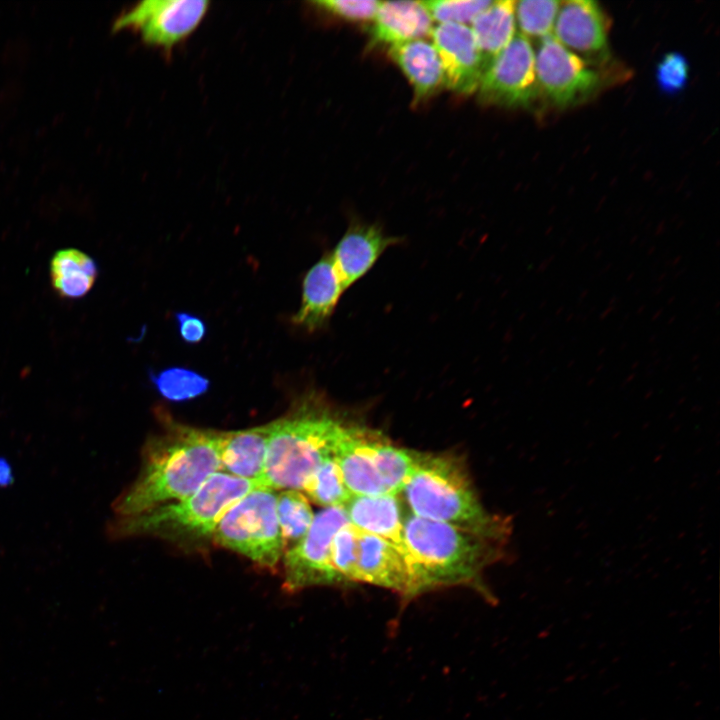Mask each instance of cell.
<instances>
[{"instance_id":"1","label":"cell","mask_w":720,"mask_h":720,"mask_svg":"<svg viewBox=\"0 0 720 720\" xmlns=\"http://www.w3.org/2000/svg\"><path fill=\"white\" fill-rule=\"evenodd\" d=\"M164 424L163 431L147 441L137 478L112 504L120 517L183 499L221 470L223 431L188 426L167 416Z\"/></svg>"},{"instance_id":"2","label":"cell","mask_w":720,"mask_h":720,"mask_svg":"<svg viewBox=\"0 0 720 720\" xmlns=\"http://www.w3.org/2000/svg\"><path fill=\"white\" fill-rule=\"evenodd\" d=\"M349 424L317 393L303 396L269 423L262 488L302 491L321 462L333 456Z\"/></svg>"},{"instance_id":"3","label":"cell","mask_w":720,"mask_h":720,"mask_svg":"<svg viewBox=\"0 0 720 720\" xmlns=\"http://www.w3.org/2000/svg\"><path fill=\"white\" fill-rule=\"evenodd\" d=\"M403 537L418 594L478 584L498 553L497 538L413 514L404 517Z\"/></svg>"},{"instance_id":"4","label":"cell","mask_w":720,"mask_h":720,"mask_svg":"<svg viewBox=\"0 0 720 720\" xmlns=\"http://www.w3.org/2000/svg\"><path fill=\"white\" fill-rule=\"evenodd\" d=\"M262 488L259 481L215 472L191 495L140 514L118 517L108 524L112 540L158 536L172 540H200L213 535L225 512L249 492Z\"/></svg>"},{"instance_id":"5","label":"cell","mask_w":720,"mask_h":720,"mask_svg":"<svg viewBox=\"0 0 720 720\" xmlns=\"http://www.w3.org/2000/svg\"><path fill=\"white\" fill-rule=\"evenodd\" d=\"M400 494L415 516L502 536L499 520L483 508L464 464L454 455L421 453Z\"/></svg>"},{"instance_id":"6","label":"cell","mask_w":720,"mask_h":720,"mask_svg":"<svg viewBox=\"0 0 720 720\" xmlns=\"http://www.w3.org/2000/svg\"><path fill=\"white\" fill-rule=\"evenodd\" d=\"M275 490L257 488L222 516L214 529L213 541L237 552L260 567L274 569L285 552L276 513Z\"/></svg>"},{"instance_id":"7","label":"cell","mask_w":720,"mask_h":720,"mask_svg":"<svg viewBox=\"0 0 720 720\" xmlns=\"http://www.w3.org/2000/svg\"><path fill=\"white\" fill-rule=\"evenodd\" d=\"M349 522L343 506L323 508L306 535L283 555V589L295 593L322 585L343 584L331 562V542L340 527Z\"/></svg>"},{"instance_id":"8","label":"cell","mask_w":720,"mask_h":720,"mask_svg":"<svg viewBox=\"0 0 720 720\" xmlns=\"http://www.w3.org/2000/svg\"><path fill=\"white\" fill-rule=\"evenodd\" d=\"M539 94L553 105L566 108L593 96L602 78L591 64L564 47L554 36L541 40L535 53Z\"/></svg>"},{"instance_id":"9","label":"cell","mask_w":720,"mask_h":720,"mask_svg":"<svg viewBox=\"0 0 720 720\" xmlns=\"http://www.w3.org/2000/svg\"><path fill=\"white\" fill-rule=\"evenodd\" d=\"M209 7L204 0H146L122 15L116 27L133 29L146 44L170 54L197 29Z\"/></svg>"},{"instance_id":"10","label":"cell","mask_w":720,"mask_h":720,"mask_svg":"<svg viewBox=\"0 0 720 720\" xmlns=\"http://www.w3.org/2000/svg\"><path fill=\"white\" fill-rule=\"evenodd\" d=\"M483 103L526 107L539 95L535 52L529 39L515 34L508 46L484 70L478 86Z\"/></svg>"},{"instance_id":"11","label":"cell","mask_w":720,"mask_h":720,"mask_svg":"<svg viewBox=\"0 0 720 720\" xmlns=\"http://www.w3.org/2000/svg\"><path fill=\"white\" fill-rule=\"evenodd\" d=\"M555 38L589 64L608 60V18L596 1L560 3L554 24Z\"/></svg>"},{"instance_id":"12","label":"cell","mask_w":720,"mask_h":720,"mask_svg":"<svg viewBox=\"0 0 720 720\" xmlns=\"http://www.w3.org/2000/svg\"><path fill=\"white\" fill-rule=\"evenodd\" d=\"M430 36L442 65L444 85L458 94L477 91L483 66L471 28L461 24H437Z\"/></svg>"},{"instance_id":"13","label":"cell","mask_w":720,"mask_h":720,"mask_svg":"<svg viewBox=\"0 0 720 720\" xmlns=\"http://www.w3.org/2000/svg\"><path fill=\"white\" fill-rule=\"evenodd\" d=\"M356 582L387 588L405 598L418 595L412 570L400 551L383 538L360 530Z\"/></svg>"},{"instance_id":"14","label":"cell","mask_w":720,"mask_h":720,"mask_svg":"<svg viewBox=\"0 0 720 720\" xmlns=\"http://www.w3.org/2000/svg\"><path fill=\"white\" fill-rule=\"evenodd\" d=\"M376 436L375 432L350 423L334 449L333 457L352 495L386 494L373 458L372 441Z\"/></svg>"},{"instance_id":"15","label":"cell","mask_w":720,"mask_h":720,"mask_svg":"<svg viewBox=\"0 0 720 720\" xmlns=\"http://www.w3.org/2000/svg\"><path fill=\"white\" fill-rule=\"evenodd\" d=\"M398 241V238L384 234L375 224H351L331 252L334 267L345 290L362 278L381 254Z\"/></svg>"},{"instance_id":"16","label":"cell","mask_w":720,"mask_h":720,"mask_svg":"<svg viewBox=\"0 0 720 720\" xmlns=\"http://www.w3.org/2000/svg\"><path fill=\"white\" fill-rule=\"evenodd\" d=\"M344 290L331 253H328L308 270L303 280L301 305L292 322L309 332L322 328L333 314Z\"/></svg>"},{"instance_id":"17","label":"cell","mask_w":720,"mask_h":720,"mask_svg":"<svg viewBox=\"0 0 720 720\" xmlns=\"http://www.w3.org/2000/svg\"><path fill=\"white\" fill-rule=\"evenodd\" d=\"M343 507L353 526L391 543L409 564L403 537L404 517L397 495H352Z\"/></svg>"},{"instance_id":"18","label":"cell","mask_w":720,"mask_h":720,"mask_svg":"<svg viewBox=\"0 0 720 720\" xmlns=\"http://www.w3.org/2000/svg\"><path fill=\"white\" fill-rule=\"evenodd\" d=\"M433 20L421 1L379 3L370 28L374 45L392 46L430 36Z\"/></svg>"},{"instance_id":"19","label":"cell","mask_w":720,"mask_h":720,"mask_svg":"<svg viewBox=\"0 0 720 720\" xmlns=\"http://www.w3.org/2000/svg\"><path fill=\"white\" fill-rule=\"evenodd\" d=\"M388 52L412 86L415 103L429 98L444 85L442 65L432 42L416 39L389 46Z\"/></svg>"},{"instance_id":"20","label":"cell","mask_w":720,"mask_h":720,"mask_svg":"<svg viewBox=\"0 0 720 720\" xmlns=\"http://www.w3.org/2000/svg\"><path fill=\"white\" fill-rule=\"evenodd\" d=\"M269 430L267 423L238 431H223L221 470L239 478L259 481L264 471Z\"/></svg>"},{"instance_id":"21","label":"cell","mask_w":720,"mask_h":720,"mask_svg":"<svg viewBox=\"0 0 720 720\" xmlns=\"http://www.w3.org/2000/svg\"><path fill=\"white\" fill-rule=\"evenodd\" d=\"M515 1H493L471 22L483 72L515 36Z\"/></svg>"},{"instance_id":"22","label":"cell","mask_w":720,"mask_h":720,"mask_svg":"<svg viewBox=\"0 0 720 720\" xmlns=\"http://www.w3.org/2000/svg\"><path fill=\"white\" fill-rule=\"evenodd\" d=\"M98 276V265L76 248L58 250L50 260L49 277L55 293L64 299H79L91 290Z\"/></svg>"},{"instance_id":"23","label":"cell","mask_w":720,"mask_h":720,"mask_svg":"<svg viewBox=\"0 0 720 720\" xmlns=\"http://www.w3.org/2000/svg\"><path fill=\"white\" fill-rule=\"evenodd\" d=\"M372 452L386 494H400L415 470L421 453L396 447L378 436L372 441Z\"/></svg>"},{"instance_id":"24","label":"cell","mask_w":720,"mask_h":720,"mask_svg":"<svg viewBox=\"0 0 720 720\" xmlns=\"http://www.w3.org/2000/svg\"><path fill=\"white\" fill-rule=\"evenodd\" d=\"M276 513L285 547L289 544V548L306 535L315 516L308 498L292 489L277 494Z\"/></svg>"},{"instance_id":"25","label":"cell","mask_w":720,"mask_h":720,"mask_svg":"<svg viewBox=\"0 0 720 720\" xmlns=\"http://www.w3.org/2000/svg\"><path fill=\"white\" fill-rule=\"evenodd\" d=\"M302 491L323 508L344 506L352 496L333 456L321 462L305 482Z\"/></svg>"},{"instance_id":"26","label":"cell","mask_w":720,"mask_h":720,"mask_svg":"<svg viewBox=\"0 0 720 720\" xmlns=\"http://www.w3.org/2000/svg\"><path fill=\"white\" fill-rule=\"evenodd\" d=\"M150 379L158 392L170 401L180 402L194 399L209 388V381L199 373L181 367L165 369Z\"/></svg>"},{"instance_id":"27","label":"cell","mask_w":720,"mask_h":720,"mask_svg":"<svg viewBox=\"0 0 720 720\" xmlns=\"http://www.w3.org/2000/svg\"><path fill=\"white\" fill-rule=\"evenodd\" d=\"M560 2L555 0H522L515 4V19L521 35L540 40L551 36Z\"/></svg>"},{"instance_id":"28","label":"cell","mask_w":720,"mask_h":720,"mask_svg":"<svg viewBox=\"0 0 720 720\" xmlns=\"http://www.w3.org/2000/svg\"><path fill=\"white\" fill-rule=\"evenodd\" d=\"M358 529L347 522L333 536L331 562L342 583L356 582Z\"/></svg>"},{"instance_id":"29","label":"cell","mask_w":720,"mask_h":720,"mask_svg":"<svg viewBox=\"0 0 720 720\" xmlns=\"http://www.w3.org/2000/svg\"><path fill=\"white\" fill-rule=\"evenodd\" d=\"M433 21L438 24L471 23L475 17L488 8L491 0H429L421 1Z\"/></svg>"},{"instance_id":"30","label":"cell","mask_w":720,"mask_h":720,"mask_svg":"<svg viewBox=\"0 0 720 720\" xmlns=\"http://www.w3.org/2000/svg\"><path fill=\"white\" fill-rule=\"evenodd\" d=\"M656 83L664 94L674 95L682 91L689 79V63L680 52L670 51L656 65Z\"/></svg>"},{"instance_id":"31","label":"cell","mask_w":720,"mask_h":720,"mask_svg":"<svg viewBox=\"0 0 720 720\" xmlns=\"http://www.w3.org/2000/svg\"><path fill=\"white\" fill-rule=\"evenodd\" d=\"M379 3L373 0H316L311 5L344 20L365 22L373 21Z\"/></svg>"},{"instance_id":"32","label":"cell","mask_w":720,"mask_h":720,"mask_svg":"<svg viewBox=\"0 0 720 720\" xmlns=\"http://www.w3.org/2000/svg\"><path fill=\"white\" fill-rule=\"evenodd\" d=\"M178 323L179 333L182 339L187 343H198L206 334L205 323L194 315L186 312H178L175 314Z\"/></svg>"},{"instance_id":"33","label":"cell","mask_w":720,"mask_h":720,"mask_svg":"<svg viewBox=\"0 0 720 720\" xmlns=\"http://www.w3.org/2000/svg\"><path fill=\"white\" fill-rule=\"evenodd\" d=\"M14 482L12 467L8 460L0 457V487L5 488Z\"/></svg>"}]
</instances>
